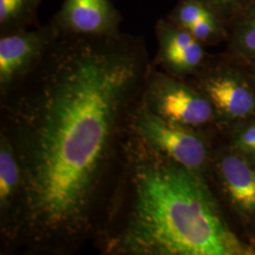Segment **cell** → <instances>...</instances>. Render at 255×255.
I'll return each mask as SVG.
<instances>
[{"label":"cell","instance_id":"cell-1","mask_svg":"<svg viewBox=\"0 0 255 255\" xmlns=\"http://www.w3.org/2000/svg\"><path fill=\"white\" fill-rule=\"evenodd\" d=\"M151 68L142 36L61 33L1 96L0 132L22 172L9 250L72 255L93 242Z\"/></svg>","mask_w":255,"mask_h":255},{"label":"cell","instance_id":"cell-2","mask_svg":"<svg viewBox=\"0 0 255 255\" xmlns=\"http://www.w3.org/2000/svg\"><path fill=\"white\" fill-rule=\"evenodd\" d=\"M93 244L109 255H250L201 174L128 132Z\"/></svg>","mask_w":255,"mask_h":255},{"label":"cell","instance_id":"cell-3","mask_svg":"<svg viewBox=\"0 0 255 255\" xmlns=\"http://www.w3.org/2000/svg\"><path fill=\"white\" fill-rule=\"evenodd\" d=\"M128 128L153 149L192 171L201 174L206 165L208 149L203 139L191 127L156 115L142 98L130 114Z\"/></svg>","mask_w":255,"mask_h":255},{"label":"cell","instance_id":"cell-4","mask_svg":"<svg viewBox=\"0 0 255 255\" xmlns=\"http://www.w3.org/2000/svg\"><path fill=\"white\" fill-rule=\"evenodd\" d=\"M142 101L156 115L187 127H197L213 118V104L182 82L155 71L152 66Z\"/></svg>","mask_w":255,"mask_h":255},{"label":"cell","instance_id":"cell-5","mask_svg":"<svg viewBox=\"0 0 255 255\" xmlns=\"http://www.w3.org/2000/svg\"><path fill=\"white\" fill-rule=\"evenodd\" d=\"M61 35L50 21L45 26L0 34V95H4L30 73Z\"/></svg>","mask_w":255,"mask_h":255},{"label":"cell","instance_id":"cell-6","mask_svg":"<svg viewBox=\"0 0 255 255\" xmlns=\"http://www.w3.org/2000/svg\"><path fill=\"white\" fill-rule=\"evenodd\" d=\"M51 21L63 34L116 35L122 16L112 0H64Z\"/></svg>","mask_w":255,"mask_h":255},{"label":"cell","instance_id":"cell-7","mask_svg":"<svg viewBox=\"0 0 255 255\" xmlns=\"http://www.w3.org/2000/svg\"><path fill=\"white\" fill-rule=\"evenodd\" d=\"M156 35L159 43L157 62L166 69L176 74H186L201 65L203 48L188 30L162 20L156 24Z\"/></svg>","mask_w":255,"mask_h":255},{"label":"cell","instance_id":"cell-8","mask_svg":"<svg viewBox=\"0 0 255 255\" xmlns=\"http://www.w3.org/2000/svg\"><path fill=\"white\" fill-rule=\"evenodd\" d=\"M22 193V172L12 146L0 132V229L4 246L12 239Z\"/></svg>","mask_w":255,"mask_h":255},{"label":"cell","instance_id":"cell-9","mask_svg":"<svg viewBox=\"0 0 255 255\" xmlns=\"http://www.w3.org/2000/svg\"><path fill=\"white\" fill-rule=\"evenodd\" d=\"M219 174L229 199L239 212L255 214V168L238 155L221 158Z\"/></svg>","mask_w":255,"mask_h":255},{"label":"cell","instance_id":"cell-10","mask_svg":"<svg viewBox=\"0 0 255 255\" xmlns=\"http://www.w3.org/2000/svg\"><path fill=\"white\" fill-rule=\"evenodd\" d=\"M203 90L213 106L230 118H244L255 111L254 94L234 78L221 75L207 77Z\"/></svg>","mask_w":255,"mask_h":255},{"label":"cell","instance_id":"cell-11","mask_svg":"<svg viewBox=\"0 0 255 255\" xmlns=\"http://www.w3.org/2000/svg\"><path fill=\"white\" fill-rule=\"evenodd\" d=\"M43 0H0V34L40 27L38 9Z\"/></svg>","mask_w":255,"mask_h":255},{"label":"cell","instance_id":"cell-12","mask_svg":"<svg viewBox=\"0 0 255 255\" xmlns=\"http://www.w3.org/2000/svg\"><path fill=\"white\" fill-rule=\"evenodd\" d=\"M210 9L200 0H184L174 15L176 25L187 28L201 19L212 16Z\"/></svg>","mask_w":255,"mask_h":255},{"label":"cell","instance_id":"cell-13","mask_svg":"<svg viewBox=\"0 0 255 255\" xmlns=\"http://www.w3.org/2000/svg\"><path fill=\"white\" fill-rule=\"evenodd\" d=\"M235 145L240 152L255 159V124L244 128L237 135Z\"/></svg>","mask_w":255,"mask_h":255},{"label":"cell","instance_id":"cell-14","mask_svg":"<svg viewBox=\"0 0 255 255\" xmlns=\"http://www.w3.org/2000/svg\"><path fill=\"white\" fill-rule=\"evenodd\" d=\"M186 30H188L200 42L208 40L217 30V24L214 15L207 18L201 19L190 27H187Z\"/></svg>","mask_w":255,"mask_h":255},{"label":"cell","instance_id":"cell-15","mask_svg":"<svg viewBox=\"0 0 255 255\" xmlns=\"http://www.w3.org/2000/svg\"><path fill=\"white\" fill-rule=\"evenodd\" d=\"M242 46L247 50L255 53V17L250 22L242 36Z\"/></svg>","mask_w":255,"mask_h":255},{"label":"cell","instance_id":"cell-16","mask_svg":"<svg viewBox=\"0 0 255 255\" xmlns=\"http://www.w3.org/2000/svg\"><path fill=\"white\" fill-rule=\"evenodd\" d=\"M209 1L214 3H225V2H231L233 0H209Z\"/></svg>","mask_w":255,"mask_h":255}]
</instances>
